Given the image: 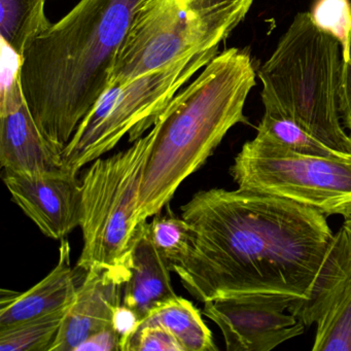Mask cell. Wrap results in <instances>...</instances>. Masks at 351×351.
<instances>
[{"label":"cell","instance_id":"cell-27","mask_svg":"<svg viewBox=\"0 0 351 351\" xmlns=\"http://www.w3.org/2000/svg\"><path fill=\"white\" fill-rule=\"evenodd\" d=\"M343 217H344V223L342 227L351 235V211Z\"/></svg>","mask_w":351,"mask_h":351},{"label":"cell","instance_id":"cell-21","mask_svg":"<svg viewBox=\"0 0 351 351\" xmlns=\"http://www.w3.org/2000/svg\"><path fill=\"white\" fill-rule=\"evenodd\" d=\"M149 235L157 250L166 258L170 269L184 264L190 256L193 231L188 221L171 213L154 215L149 223Z\"/></svg>","mask_w":351,"mask_h":351},{"label":"cell","instance_id":"cell-25","mask_svg":"<svg viewBox=\"0 0 351 351\" xmlns=\"http://www.w3.org/2000/svg\"><path fill=\"white\" fill-rule=\"evenodd\" d=\"M121 336L114 328L96 332L82 343L75 351L120 350Z\"/></svg>","mask_w":351,"mask_h":351},{"label":"cell","instance_id":"cell-3","mask_svg":"<svg viewBox=\"0 0 351 351\" xmlns=\"http://www.w3.org/2000/svg\"><path fill=\"white\" fill-rule=\"evenodd\" d=\"M256 86L250 51L231 48L217 54L200 75L182 88L158 122L139 193L135 221L161 213L180 184L198 171L244 114Z\"/></svg>","mask_w":351,"mask_h":351},{"label":"cell","instance_id":"cell-23","mask_svg":"<svg viewBox=\"0 0 351 351\" xmlns=\"http://www.w3.org/2000/svg\"><path fill=\"white\" fill-rule=\"evenodd\" d=\"M123 351H184L176 337L163 326L138 328L129 338Z\"/></svg>","mask_w":351,"mask_h":351},{"label":"cell","instance_id":"cell-5","mask_svg":"<svg viewBox=\"0 0 351 351\" xmlns=\"http://www.w3.org/2000/svg\"><path fill=\"white\" fill-rule=\"evenodd\" d=\"M252 3L254 0H141L108 86L127 83L192 55L219 50Z\"/></svg>","mask_w":351,"mask_h":351},{"label":"cell","instance_id":"cell-1","mask_svg":"<svg viewBox=\"0 0 351 351\" xmlns=\"http://www.w3.org/2000/svg\"><path fill=\"white\" fill-rule=\"evenodd\" d=\"M180 209L192 250L171 271L195 299L311 298L335 235L322 211L241 189L201 191Z\"/></svg>","mask_w":351,"mask_h":351},{"label":"cell","instance_id":"cell-9","mask_svg":"<svg viewBox=\"0 0 351 351\" xmlns=\"http://www.w3.org/2000/svg\"><path fill=\"white\" fill-rule=\"evenodd\" d=\"M279 295H242L205 302L203 314L225 339L228 351H269L303 334L305 326L285 313L293 301Z\"/></svg>","mask_w":351,"mask_h":351},{"label":"cell","instance_id":"cell-24","mask_svg":"<svg viewBox=\"0 0 351 351\" xmlns=\"http://www.w3.org/2000/svg\"><path fill=\"white\" fill-rule=\"evenodd\" d=\"M339 110L343 126L349 131L351 137V32L349 36L348 51L342 58L340 80H339Z\"/></svg>","mask_w":351,"mask_h":351},{"label":"cell","instance_id":"cell-14","mask_svg":"<svg viewBox=\"0 0 351 351\" xmlns=\"http://www.w3.org/2000/svg\"><path fill=\"white\" fill-rule=\"evenodd\" d=\"M59 252L55 268L32 289L24 293L1 289L0 328L52 313L73 303L84 279L80 277V271L83 270L71 267V245L67 238L61 240Z\"/></svg>","mask_w":351,"mask_h":351},{"label":"cell","instance_id":"cell-7","mask_svg":"<svg viewBox=\"0 0 351 351\" xmlns=\"http://www.w3.org/2000/svg\"><path fill=\"white\" fill-rule=\"evenodd\" d=\"M158 126L125 151L92 162L81 180L84 245L77 267L116 265L122 261L137 223L139 193Z\"/></svg>","mask_w":351,"mask_h":351},{"label":"cell","instance_id":"cell-13","mask_svg":"<svg viewBox=\"0 0 351 351\" xmlns=\"http://www.w3.org/2000/svg\"><path fill=\"white\" fill-rule=\"evenodd\" d=\"M124 261L129 276L123 305L132 309L139 320L158 306L178 297L172 287L171 269L152 240L147 219L137 223Z\"/></svg>","mask_w":351,"mask_h":351},{"label":"cell","instance_id":"cell-11","mask_svg":"<svg viewBox=\"0 0 351 351\" xmlns=\"http://www.w3.org/2000/svg\"><path fill=\"white\" fill-rule=\"evenodd\" d=\"M3 182L16 204L47 237L64 239L81 225L77 173L64 167L36 173L5 171Z\"/></svg>","mask_w":351,"mask_h":351},{"label":"cell","instance_id":"cell-17","mask_svg":"<svg viewBox=\"0 0 351 351\" xmlns=\"http://www.w3.org/2000/svg\"><path fill=\"white\" fill-rule=\"evenodd\" d=\"M46 0H0L1 44L22 59L28 47L52 25Z\"/></svg>","mask_w":351,"mask_h":351},{"label":"cell","instance_id":"cell-22","mask_svg":"<svg viewBox=\"0 0 351 351\" xmlns=\"http://www.w3.org/2000/svg\"><path fill=\"white\" fill-rule=\"evenodd\" d=\"M310 14L315 25L340 42L344 58L351 32V3L348 0H316Z\"/></svg>","mask_w":351,"mask_h":351},{"label":"cell","instance_id":"cell-10","mask_svg":"<svg viewBox=\"0 0 351 351\" xmlns=\"http://www.w3.org/2000/svg\"><path fill=\"white\" fill-rule=\"evenodd\" d=\"M0 90V164L5 171H50L63 167L57 151L38 128L24 96L21 58L5 45Z\"/></svg>","mask_w":351,"mask_h":351},{"label":"cell","instance_id":"cell-12","mask_svg":"<svg viewBox=\"0 0 351 351\" xmlns=\"http://www.w3.org/2000/svg\"><path fill=\"white\" fill-rule=\"evenodd\" d=\"M128 276L124 256L118 264L94 265L86 271L49 351H75L96 332L114 328V312L123 304Z\"/></svg>","mask_w":351,"mask_h":351},{"label":"cell","instance_id":"cell-2","mask_svg":"<svg viewBox=\"0 0 351 351\" xmlns=\"http://www.w3.org/2000/svg\"><path fill=\"white\" fill-rule=\"evenodd\" d=\"M141 3L80 0L24 53V96L38 128L61 154L108 88Z\"/></svg>","mask_w":351,"mask_h":351},{"label":"cell","instance_id":"cell-19","mask_svg":"<svg viewBox=\"0 0 351 351\" xmlns=\"http://www.w3.org/2000/svg\"><path fill=\"white\" fill-rule=\"evenodd\" d=\"M69 307L8 328H0V350H50L62 326Z\"/></svg>","mask_w":351,"mask_h":351},{"label":"cell","instance_id":"cell-8","mask_svg":"<svg viewBox=\"0 0 351 351\" xmlns=\"http://www.w3.org/2000/svg\"><path fill=\"white\" fill-rule=\"evenodd\" d=\"M230 173L238 189L289 199L326 217L351 211V159L302 155L256 134L244 143Z\"/></svg>","mask_w":351,"mask_h":351},{"label":"cell","instance_id":"cell-15","mask_svg":"<svg viewBox=\"0 0 351 351\" xmlns=\"http://www.w3.org/2000/svg\"><path fill=\"white\" fill-rule=\"evenodd\" d=\"M351 276V235L341 228L334 235L324 270L309 300H295L289 308L305 326L316 324L337 291Z\"/></svg>","mask_w":351,"mask_h":351},{"label":"cell","instance_id":"cell-20","mask_svg":"<svg viewBox=\"0 0 351 351\" xmlns=\"http://www.w3.org/2000/svg\"><path fill=\"white\" fill-rule=\"evenodd\" d=\"M258 134L276 141L287 149L302 155L351 159V157L330 149L293 121L269 112H265L258 126Z\"/></svg>","mask_w":351,"mask_h":351},{"label":"cell","instance_id":"cell-6","mask_svg":"<svg viewBox=\"0 0 351 351\" xmlns=\"http://www.w3.org/2000/svg\"><path fill=\"white\" fill-rule=\"evenodd\" d=\"M217 54L219 50L199 53L127 83L108 86L63 149V167L79 173L126 135L130 143L145 136L174 96Z\"/></svg>","mask_w":351,"mask_h":351},{"label":"cell","instance_id":"cell-18","mask_svg":"<svg viewBox=\"0 0 351 351\" xmlns=\"http://www.w3.org/2000/svg\"><path fill=\"white\" fill-rule=\"evenodd\" d=\"M313 351H351V277L316 322Z\"/></svg>","mask_w":351,"mask_h":351},{"label":"cell","instance_id":"cell-4","mask_svg":"<svg viewBox=\"0 0 351 351\" xmlns=\"http://www.w3.org/2000/svg\"><path fill=\"white\" fill-rule=\"evenodd\" d=\"M342 47L312 21L293 18L258 75L265 112L293 121L338 153L351 157V137L339 110Z\"/></svg>","mask_w":351,"mask_h":351},{"label":"cell","instance_id":"cell-26","mask_svg":"<svg viewBox=\"0 0 351 351\" xmlns=\"http://www.w3.org/2000/svg\"><path fill=\"white\" fill-rule=\"evenodd\" d=\"M139 318L134 311L125 305L119 306L114 312L112 326L121 336L120 350L123 351L127 341L136 330Z\"/></svg>","mask_w":351,"mask_h":351},{"label":"cell","instance_id":"cell-16","mask_svg":"<svg viewBox=\"0 0 351 351\" xmlns=\"http://www.w3.org/2000/svg\"><path fill=\"white\" fill-rule=\"evenodd\" d=\"M149 326H163L169 330L184 351L217 350L213 332L201 312L184 298L178 295L152 310L139 320L136 330Z\"/></svg>","mask_w":351,"mask_h":351}]
</instances>
